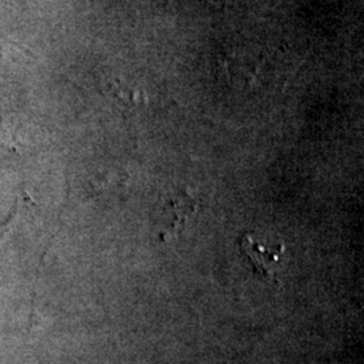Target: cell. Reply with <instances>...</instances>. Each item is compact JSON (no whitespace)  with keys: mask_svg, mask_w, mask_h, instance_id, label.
Here are the masks:
<instances>
[{"mask_svg":"<svg viewBox=\"0 0 364 364\" xmlns=\"http://www.w3.org/2000/svg\"><path fill=\"white\" fill-rule=\"evenodd\" d=\"M166 209L169 212L170 219L166 230L162 234V240L169 242L186 227V224L195 216L198 205L195 196L181 192L170 198Z\"/></svg>","mask_w":364,"mask_h":364,"instance_id":"7a4b0ae2","label":"cell"},{"mask_svg":"<svg viewBox=\"0 0 364 364\" xmlns=\"http://www.w3.org/2000/svg\"><path fill=\"white\" fill-rule=\"evenodd\" d=\"M240 247L254 264V273L269 284L279 285L277 274L287 264V250L284 243H264L254 234H246L240 239Z\"/></svg>","mask_w":364,"mask_h":364,"instance_id":"6da1fadb","label":"cell"}]
</instances>
